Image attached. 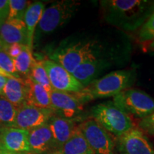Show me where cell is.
<instances>
[{
	"label": "cell",
	"mask_w": 154,
	"mask_h": 154,
	"mask_svg": "<svg viewBox=\"0 0 154 154\" xmlns=\"http://www.w3.org/2000/svg\"><path fill=\"white\" fill-rule=\"evenodd\" d=\"M106 65L104 61L98 59L96 56L81 63L72 74L84 87H86L95 80Z\"/></svg>",
	"instance_id": "cell-16"
},
{
	"label": "cell",
	"mask_w": 154,
	"mask_h": 154,
	"mask_svg": "<svg viewBox=\"0 0 154 154\" xmlns=\"http://www.w3.org/2000/svg\"><path fill=\"white\" fill-rule=\"evenodd\" d=\"M138 126L143 133L154 136V112L140 119Z\"/></svg>",
	"instance_id": "cell-27"
},
{
	"label": "cell",
	"mask_w": 154,
	"mask_h": 154,
	"mask_svg": "<svg viewBox=\"0 0 154 154\" xmlns=\"http://www.w3.org/2000/svg\"><path fill=\"white\" fill-rule=\"evenodd\" d=\"M29 131L14 127H4L0 131V149L14 153H30Z\"/></svg>",
	"instance_id": "cell-12"
},
{
	"label": "cell",
	"mask_w": 154,
	"mask_h": 154,
	"mask_svg": "<svg viewBox=\"0 0 154 154\" xmlns=\"http://www.w3.org/2000/svg\"><path fill=\"white\" fill-rule=\"evenodd\" d=\"M47 124L52 133L57 150L59 151L74 134L76 128L75 120L54 114Z\"/></svg>",
	"instance_id": "cell-15"
},
{
	"label": "cell",
	"mask_w": 154,
	"mask_h": 154,
	"mask_svg": "<svg viewBox=\"0 0 154 154\" xmlns=\"http://www.w3.org/2000/svg\"><path fill=\"white\" fill-rule=\"evenodd\" d=\"M27 96V86L25 79L9 77L4 86L1 96L16 108L24 104Z\"/></svg>",
	"instance_id": "cell-17"
},
{
	"label": "cell",
	"mask_w": 154,
	"mask_h": 154,
	"mask_svg": "<svg viewBox=\"0 0 154 154\" xmlns=\"http://www.w3.org/2000/svg\"><path fill=\"white\" fill-rule=\"evenodd\" d=\"M94 120L107 132L119 137L134 128L129 115L121 110L113 101L96 105L91 109Z\"/></svg>",
	"instance_id": "cell-3"
},
{
	"label": "cell",
	"mask_w": 154,
	"mask_h": 154,
	"mask_svg": "<svg viewBox=\"0 0 154 154\" xmlns=\"http://www.w3.org/2000/svg\"><path fill=\"white\" fill-rule=\"evenodd\" d=\"M0 154H22V153H11V152H8L4 151V150L0 149Z\"/></svg>",
	"instance_id": "cell-32"
},
{
	"label": "cell",
	"mask_w": 154,
	"mask_h": 154,
	"mask_svg": "<svg viewBox=\"0 0 154 154\" xmlns=\"http://www.w3.org/2000/svg\"><path fill=\"white\" fill-rule=\"evenodd\" d=\"M51 109L59 116L74 119L82 111L83 104L74 93L57 91L50 92Z\"/></svg>",
	"instance_id": "cell-11"
},
{
	"label": "cell",
	"mask_w": 154,
	"mask_h": 154,
	"mask_svg": "<svg viewBox=\"0 0 154 154\" xmlns=\"http://www.w3.org/2000/svg\"><path fill=\"white\" fill-rule=\"evenodd\" d=\"M42 61L47 71L52 89L77 93L84 88L71 73L67 72L59 63L51 59H45Z\"/></svg>",
	"instance_id": "cell-9"
},
{
	"label": "cell",
	"mask_w": 154,
	"mask_h": 154,
	"mask_svg": "<svg viewBox=\"0 0 154 154\" xmlns=\"http://www.w3.org/2000/svg\"><path fill=\"white\" fill-rule=\"evenodd\" d=\"M34 59L32 56V51L28 46L24 45L22 52L18 57L14 59V66L18 74L29 76Z\"/></svg>",
	"instance_id": "cell-21"
},
{
	"label": "cell",
	"mask_w": 154,
	"mask_h": 154,
	"mask_svg": "<svg viewBox=\"0 0 154 154\" xmlns=\"http://www.w3.org/2000/svg\"><path fill=\"white\" fill-rule=\"evenodd\" d=\"M113 102L127 114L143 119L154 112V99L141 90L126 88L113 96Z\"/></svg>",
	"instance_id": "cell-5"
},
{
	"label": "cell",
	"mask_w": 154,
	"mask_h": 154,
	"mask_svg": "<svg viewBox=\"0 0 154 154\" xmlns=\"http://www.w3.org/2000/svg\"><path fill=\"white\" fill-rule=\"evenodd\" d=\"M7 46L5 45V44L2 42V40L0 39V49H6V48H7Z\"/></svg>",
	"instance_id": "cell-33"
},
{
	"label": "cell",
	"mask_w": 154,
	"mask_h": 154,
	"mask_svg": "<svg viewBox=\"0 0 154 154\" xmlns=\"http://www.w3.org/2000/svg\"><path fill=\"white\" fill-rule=\"evenodd\" d=\"M134 76L129 71H116L93 81L79 92L74 93L85 103L92 100L115 96L131 85Z\"/></svg>",
	"instance_id": "cell-2"
},
{
	"label": "cell",
	"mask_w": 154,
	"mask_h": 154,
	"mask_svg": "<svg viewBox=\"0 0 154 154\" xmlns=\"http://www.w3.org/2000/svg\"><path fill=\"white\" fill-rule=\"evenodd\" d=\"M28 139L32 154H47L54 151H58L48 124L29 131Z\"/></svg>",
	"instance_id": "cell-13"
},
{
	"label": "cell",
	"mask_w": 154,
	"mask_h": 154,
	"mask_svg": "<svg viewBox=\"0 0 154 154\" xmlns=\"http://www.w3.org/2000/svg\"><path fill=\"white\" fill-rule=\"evenodd\" d=\"M79 5L76 1H60L44 9L35 31L37 35L52 33L72 18Z\"/></svg>",
	"instance_id": "cell-4"
},
{
	"label": "cell",
	"mask_w": 154,
	"mask_h": 154,
	"mask_svg": "<svg viewBox=\"0 0 154 154\" xmlns=\"http://www.w3.org/2000/svg\"><path fill=\"white\" fill-rule=\"evenodd\" d=\"M0 39L7 46L19 44L29 47L27 29L24 21L12 19L0 23Z\"/></svg>",
	"instance_id": "cell-14"
},
{
	"label": "cell",
	"mask_w": 154,
	"mask_h": 154,
	"mask_svg": "<svg viewBox=\"0 0 154 154\" xmlns=\"http://www.w3.org/2000/svg\"><path fill=\"white\" fill-rule=\"evenodd\" d=\"M0 74H3V75H5V76H8V77H13V76H10V75H9L8 74H7V73H5V72H3V71L2 70V69H0Z\"/></svg>",
	"instance_id": "cell-34"
},
{
	"label": "cell",
	"mask_w": 154,
	"mask_h": 154,
	"mask_svg": "<svg viewBox=\"0 0 154 154\" xmlns=\"http://www.w3.org/2000/svg\"><path fill=\"white\" fill-rule=\"evenodd\" d=\"M45 5L42 2H35L31 3L26 9L24 17V22L26 24L29 38V48L33 49V42L34 34L37 27L38 22L42 18Z\"/></svg>",
	"instance_id": "cell-19"
},
{
	"label": "cell",
	"mask_w": 154,
	"mask_h": 154,
	"mask_svg": "<svg viewBox=\"0 0 154 154\" xmlns=\"http://www.w3.org/2000/svg\"><path fill=\"white\" fill-rule=\"evenodd\" d=\"M151 2L141 0L101 1L105 20L111 24L134 30L147 19Z\"/></svg>",
	"instance_id": "cell-1"
},
{
	"label": "cell",
	"mask_w": 154,
	"mask_h": 154,
	"mask_svg": "<svg viewBox=\"0 0 154 154\" xmlns=\"http://www.w3.org/2000/svg\"><path fill=\"white\" fill-rule=\"evenodd\" d=\"M54 114L51 109H42L24 103L17 108L16 117L11 127L29 131L47 124Z\"/></svg>",
	"instance_id": "cell-8"
},
{
	"label": "cell",
	"mask_w": 154,
	"mask_h": 154,
	"mask_svg": "<svg viewBox=\"0 0 154 154\" xmlns=\"http://www.w3.org/2000/svg\"><path fill=\"white\" fill-rule=\"evenodd\" d=\"M0 131H1V128H0Z\"/></svg>",
	"instance_id": "cell-37"
},
{
	"label": "cell",
	"mask_w": 154,
	"mask_h": 154,
	"mask_svg": "<svg viewBox=\"0 0 154 154\" xmlns=\"http://www.w3.org/2000/svg\"><path fill=\"white\" fill-rule=\"evenodd\" d=\"M9 12V0H0V23L7 19Z\"/></svg>",
	"instance_id": "cell-28"
},
{
	"label": "cell",
	"mask_w": 154,
	"mask_h": 154,
	"mask_svg": "<svg viewBox=\"0 0 154 154\" xmlns=\"http://www.w3.org/2000/svg\"><path fill=\"white\" fill-rule=\"evenodd\" d=\"M78 127L94 154H115V143L112 138L94 119L84 121Z\"/></svg>",
	"instance_id": "cell-7"
},
{
	"label": "cell",
	"mask_w": 154,
	"mask_h": 154,
	"mask_svg": "<svg viewBox=\"0 0 154 154\" xmlns=\"http://www.w3.org/2000/svg\"><path fill=\"white\" fill-rule=\"evenodd\" d=\"M59 151L62 154H94L78 126Z\"/></svg>",
	"instance_id": "cell-20"
},
{
	"label": "cell",
	"mask_w": 154,
	"mask_h": 154,
	"mask_svg": "<svg viewBox=\"0 0 154 154\" xmlns=\"http://www.w3.org/2000/svg\"><path fill=\"white\" fill-rule=\"evenodd\" d=\"M0 69L15 78H21L15 69L14 59H12L5 49H0Z\"/></svg>",
	"instance_id": "cell-26"
},
{
	"label": "cell",
	"mask_w": 154,
	"mask_h": 154,
	"mask_svg": "<svg viewBox=\"0 0 154 154\" xmlns=\"http://www.w3.org/2000/svg\"><path fill=\"white\" fill-rule=\"evenodd\" d=\"M9 12L7 20L19 19L24 21V17L30 2L26 0H9Z\"/></svg>",
	"instance_id": "cell-24"
},
{
	"label": "cell",
	"mask_w": 154,
	"mask_h": 154,
	"mask_svg": "<svg viewBox=\"0 0 154 154\" xmlns=\"http://www.w3.org/2000/svg\"><path fill=\"white\" fill-rule=\"evenodd\" d=\"M25 82L27 86V96L25 103L42 109H51L49 92L29 77H26Z\"/></svg>",
	"instance_id": "cell-18"
},
{
	"label": "cell",
	"mask_w": 154,
	"mask_h": 154,
	"mask_svg": "<svg viewBox=\"0 0 154 154\" xmlns=\"http://www.w3.org/2000/svg\"><path fill=\"white\" fill-rule=\"evenodd\" d=\"M22 154H32L31 153H22Z\"/></svg>",
	"instance_id": "cell-36"
},
{
	"label": "cell",
	"mask_w": 154,
	"mask_h": 154,
	"mask_svg": "<svg viewBox=\"0 0 154 154\" xmlns=\"http://www.w3.org/2000/svg\"><path fill=\"white\" fill-rule=\"evenodd\" d=\"M9 77L5 76V75L0 74V96L2 95V92L3 88L5 86L6 82Z\"/></svg>",
	"instance_id": "cell-30"
},
{
	"label": "cell",
	"mask_w": 154,
	"mask_h": 154,
	"mask_svg": "<svg viewBox=\"0 0 154 154\" xmlns=\"http://www.w3.org/2000/svg\"><path fill=\"white\" fill-rule=\"evenodd\" d=\"M96 56L95 44L79 42L57 49L51 56V59L72 74L81 63Z\"/></svg>",
	"instance_id": "cell-6"
},
{
	"label": "cell",
	"mask_w": 154,
	"mask_h": 154,
	"mask_svg": "<svg viewBox=\"0 0 154 154\" xmlns=\"http://www.w3.org/2000/svg\"><path fill=\"white\" fill-rule=\"evenodd\" d=\"M146 49H147L149 51H154V38L151 40L149 43L147 44V46H146Z\"/></svg>",
	"instance_id": "cell-31"
},
{
	"label": "cell",
	"mask_w": 154,
	"mask_h": 154,
	"mask_svg": "<svg viewBox=\"0 0 154 154\" xmlns=\"http://www.w3.org/2000/svg\"><path fill=\"white\" fill-rule=\"evenodd\" d=\"M22 44H12L10 45H8L6 48V51L9 54V55L12 58V59H15V58L18 57L22 52L23 49Z\"/></svg>",
	"instance_id": "cell-29"
},
{
	"label": "cell",
	"mask_w": 154,
	"mask_h": 154,
	"mask_svg": "<svg viewBox=\"0 0 154 154\" xmlns=\"http://www.w3.org/2000/svg\"><path fill=\"white\" fill-rule=\"evenodd\" d=\"M154 38V9L140 26L138 39L141 43H149Z\"/></svg>",
	"instance_id": "cell-25"
},
{
	"label": "cell",
	"mask_w": 154,
	"mask_h": 154,
	"mask_svg": "<svg viewBox=\"0 0 154 154\" xmlns=\"http://www.w3.org/2000/svg\"><path fill=\"white\" fill-rule=\"evenodd\" d=\"M115 146L119 154H154L153 146L140 128H133L117 137Z\"/></svg>",
	"instance_id": "cell-10"
},
{
	"label": "cell",
	"mask_w": 154,
	"mask_h": 154,
	"mask_svg": "<svg viewBox=\"0 0 154 154\" xmlns=\"http://www.w3.org/2000/svg\"><path fill=\"white\" fill-rule=\"evenodd\" d=\"M49 154H62V153H61V151H55V152H54V153H51Z\"/></svg>",
	"instance_id": "cell-35"
},
{
	"label": "cell",
	"mask_w": 154,
	"mask_h": 154,
	"mask_svg": "<svg viewBox=\"0 0 154 154\" xmlns=\"http://www.w3.org/2000/svg\"><path fill=\"white\" fill-rule=\"evenodd\" d=\"M28 77L36 84L43 86L49 93L52 90L47 71L43 66L42 61H38L34 59Z\"/></svg>",
	"instance_id": "cell-22"
},
{
	"label": "cell",
	"mask_w": 154,
	"mask_h": 154,
	"mask_svg": "<svg viewBox=\"0 0 154 154\" xmlns=\"http://www.w3.org/2000/svg\"><path fill=\"white\" fill-rule=\"evenodd\" d=\"M17 108L0 96V128L11 127L17 115Z\"/></svg>",
	"instance_id": "cell-23"
}]
</instances>
